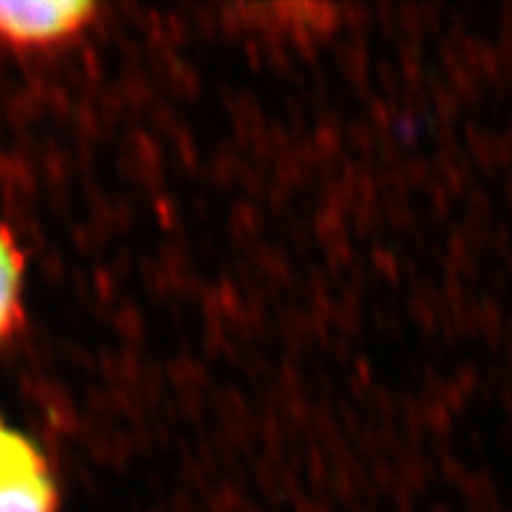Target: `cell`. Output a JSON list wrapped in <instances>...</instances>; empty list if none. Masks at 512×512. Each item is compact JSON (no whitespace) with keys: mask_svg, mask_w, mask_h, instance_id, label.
I'll return each instance as SVG.
<instances>
[{"mask_svg":"<svg viewBox=\"0 0 512 512\" xmlns=\"http://www.w3.org/2000/svg\"><path fill=\"white\" fill-rule=\"evenodd\" d=\"M93 10L83 0H0V36L15 43H50L74 34Z\"/></svg>","mask_w":512,"mask_h":512,"instance_id":"7a4b0ae2","label":"cell"},{"mask_svg":"<svg viewBox=\"0 0 512 512\" xmlns=\"http://www.w3.org/2000/svg\"><path fill=\"white\" fill-rule=\"evenodd\" d=\"M0 512H57V489L46 463L15 432L0 441Z\"/></svg>","mask_w":512,"mask_h":512,"instance_id":"6da1fadb","label":"cell"},{"mask_svg":"<svg viewBox=\"0 0 512 512\" xmlns=\"http://www.w3.org/2000/svg\"><path fill=\"white\" fill-rule=\"evenodd\" d=\"M10 430H5V427H3V422H0V441H3L5 439V434H8Z\"/></svg>","mask_w":512,"mask_h":512,"instance_id":"277c9868","label":"cell"},{"mask_svg":"<svg viewBox=\"0 0 512 512\" xmlns=\"http://www.w3.org/2000/svg\"><path fill=\"white\" fill-rule=\"evenodd\" d=\"M19 292H22V256L10 235L0 228V339L17 328L22 316Z\"/></svg>","mask_w":512,"mask_h":512,"instance_id":"3957f363","label":"cell"}]
</instances>
